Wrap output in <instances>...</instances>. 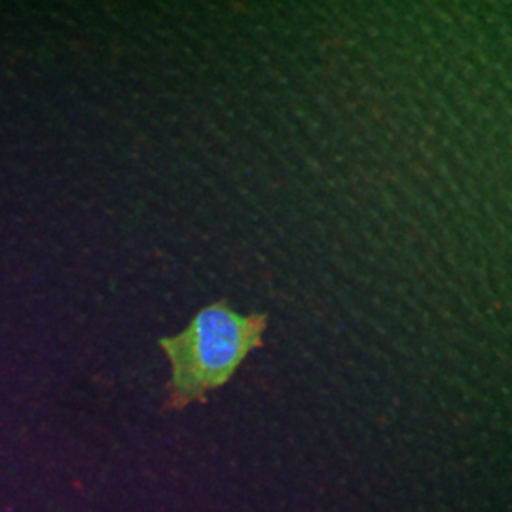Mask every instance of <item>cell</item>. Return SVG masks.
<instances>
[{
  "mask_svg": "<svg viewBox=\"0 0 512 512\" xmlns=\"http://www.w3.org/2000/svg\"><path fill=\"white\" fill-rule=\"evenodd\" d=\"M266 327L264 313L243 315L220 300L198 311L183 332L164 338L160 346L171 365L167 406L205 403L207 393L228 384L247 355L262 346Z\"/></svg>",
  "mask_w": 512,
  "mask_h": 512,
  "instance_id": "6da1fadb",
  "label": "cell"
}]
</instances>
